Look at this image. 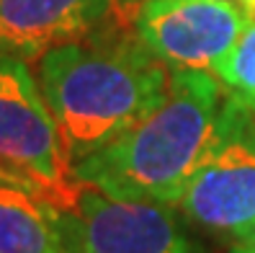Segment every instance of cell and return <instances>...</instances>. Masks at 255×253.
I'll return each instance as SVG.
<instances>
[{
	"mask_svg": "<svg viewBox=\"0 0 255 253\" xmlns=\"http://www.w3.org/2000/svg\"><path fill=\"white\" fill-rule=\"evenodd\" d=\"M230 253H255V248H253V246H248V243H237Z\"/></svg>",
	"mask_w": 255,
	"mask_h": 253,
	"instance_id": "30bf717a",
	"label": "cell"
},
{
	"mask_svg": "<svg viewBox=\"0 0 255 253\" xmlns=\"http://www.w3.org/2000/svg\"><path fill=\"white\" fill-rule=\"evenodd\" d=\"M47 204L67 253H199L173 207L122 199L75 178Z\"/></svg>",
	"mask_w": 255,
	"mask_h": 253,
	"instance_id": "277c9868",
	"label": "cell"
},
{
	"mask_svg": "<svg viewBox=\"0 0 255 253\" xmlns=\"http://www.w3.org/2000/svg\"><path fill=\"white\" fill-rule=\"evenodd\" d=\"M243 243H248V246H253V248H255V228H253V230L248 233V238H245Z\"/></svg>",
	"mask_w": 255,
	"mask_h": 253,
	"instance_id": "4fadbf2b",
	"label": "cell"
},
{
	"mask_svg": "<svg viewBox=\"0 0 255 253\" xmlns=\"http://www.w3.org/2000/svg\"><path fill=\"white\" fill-rule=\"evenodd\" d=\"M248 21V10L232 0H142L134 31L170 70L214 72Z\"/></svg>",
	"mask_w": 255,
	"mask_h": 253,
	"instance_id": "8992f818",
	"label": "cell"
},
{
	"mask_svg": "<svg viewBox=\"0 0 255 253\" xmlns=\"http://www.w3.org/2000/svg\"><path fill=\"white\" fill-rule=\"evenodd\" d=\"M178 210L204 230L240 243L255 228V111L232 96L222 103L214 135Z\"/></svg>",
	"mask_w": 255,
	"mask_h": 253,
	"instance_id": "3957f363",
	"label": "cell"
},
{
	"mask_svg": "<svg viewBox=\"0 0 255 253\" xmlns=\"http://www.w3.org/2000/svg\"><path fill=\"white\" fill-rule=\"evenodd\" d=\"M214 75L235 101L255 111V18L248 21L245 31L222 57Z\"/></svg>",
	"mask_w": 255,
	"mask_h": 253,
	"instance_id": "9c48e42d",
	"label": "cell"
},
{
	"mask_svg": "<svg viewBox=\"0 0 255 253\" xmlns=\"http://www.w3.org/2000/svg\"><path fill=\"white\" fill-rule=\"evenodd\" d=\"M237 3H243V0H237Z\"/></svg>",
	"mask_w": 255,
	"mask_h": 253,
	"instance_id": "5bb4252c",
	"label": "cell"
},
{
	"mask_svg": "<svg viewBox=\"0 0 255 253\" xmlns=\"http://www.w3.org/2000/svg\"><path fill=\"white\" fill-rule=\"evenodd\" d=\"M240 5L248 10V16H250V18H255V0H243Z\"/></svg>",
	"mask_w": 255,
	"mask_h": 253,
	"instance_id": "8fae6325",
	"label": "cell"
},
{
	"mask_svg": "<svg viewBox=\"0 0 255 253\" xmlns=\"http://www.w3.org/2000/svg\"><path fill=\"white\" fill-rule=\"evenodd\" d=\"M0 181L52 202L72 184L70 160L26 59L0 54Z\"/></svg>",
	"mask_w": 255,
	"mask_h": 253,
	"instance_id": "5b68a950",
	"label": "cell"
},
{
	"mask_svg": "<svg viewBox=\"0 0 255 253\" xmlns=\"http://www.w3.org/2000/svg\"><path fill=\"white\" fill-rule=\"evenodd\" d=\"M173 70L116 16L83 41L36 59V80L54 116L70 168L114 142L165 96Z\"/></svg>",
	"mask_w": 255,
	"mask_h": 253,
	"instance_id": "6da1fadb",
	"label": "cell"
},
{
	"mask_svg": "<svg viewBox=\"0 0 255 253\" xmlns=\"http://www.w3.org/2000/svg\"><path fill=\"white\" fill-rule=\"evenodd\" d=\"M0 253H67L54 210L8 181H0Z\"/></svg>",
	"mask_w": 255,
	"mask_h": 253,
	"instance_id": "ba28073f",
	"label": "cell"
},
{
	"mask_svg": "<svg viewBox=\"0 0 255 253\" xmlns=\"http://www.w3.org/2000/svg\"><path fill=\"white\" fill-rule=\"evenodd\" d=\"M222 103L214 72L173 70L155 106L70 173L122 199L178 207L214 135Z\"/></svg>",
	"mask_w": 255,
	"mask_h": 253,
	"instance_id": "7a4b0ae2",
	"label": "cell"
},
{
	"mask_svg": "<svg viewBox=\"0 0 255 253\" xmlns=\"http://www.w3.org/2000/svg\"><path fill=\"white\" fill-rule=\"evenodd\" d=\"M119 3H122V5H127V8H139V3H142V0H119Z\"/></svg>",
	"mask_w": 255,
	"mask_h": 253,
	"instance_id": "7c38bea8",
	"label": "cell"
},
{
	"mask_svg": "<svg viewBox=\"0 0 255 253\" xmlns=\"http://www.w3.org/2000/svg\"><path fill=\"white\" fill-rule=\"evenodd\" d=\"M119 0H0V54L36 62L116 18Z\"/></svg>",
	"mask_w": 255,
	"mask_h": 253,
	"instance_id": "52a82bcc",
	"label": "cell"
}]
</instances>
